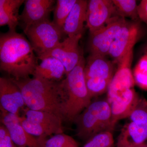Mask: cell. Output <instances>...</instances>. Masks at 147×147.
Here are the masks:
<instances>
[{
    "label": "cell",
    "instance_id": "obj_17",
    "mask_svg": "<svg viewBox=\"0 0 147 147\" xmlns=\"http://www.w3.org/2000/svg\"><path fill=\"white\" fill-rule=\"evenodd\" d=\"M88 1L77 0L66 20L63 29L68 36L83 35L86 20Z\"/></svg>",
    "mask_w": 147,
    "mask_h": 147
},
{
    "label": "cell",
    "instance_id": "obj_22",
    "mask_svg": "<svg viewBox=\"0 0 147 147\" xmlns=\"http://www.w3.org/2000/svg\"><path fill=\"white\" fill-rule=\"evenodd\" d=\"M116 16L129 17L135 20L138 17V5L135 0H113Z\"/></svg>",
    "mask_w": 147,
    "mask_h": 147
},
{
    "label": "cell",
    "instance_id": "obj_24",
    "mask_svg": "<svg viewBox=\"0 0 147 147\" xmlns=\"http://www.w3.org/2000/svg\"><path fill=\"white\" fill-rule=\"evenodd\" d=\"M86 79V84L92 98L108 92L112 80L99 78Z\"/></svg>",
    "mask_w": 147,
    "mask_h": 147
},
{
    "label": "cell",
    "instance_id": "obj_21",
    "mask_svg": "<svg viewBox=\"0 0 147 147\" xmlns=\"http://www.w3.org/2000/svg\"><path fill=\"white\" fill-rule=\"evenodd\" d=\"M77 0H58L54 11L53 22L63 31L66 20Z\"/></svg>",
    "mask_w": 147,
    "mask_h": 147
},
{
    "label": "cell",
    "instance_id": "obj_30",
    "mask_svg": "<svg viewBox=\"0 0 147 147\" xmlns=\"http://www.w3.org/2000/svg\"><path fill=\"white\" fill-rule=\"evenodd\" d=\"M138 147H147V145L144 144H143L141 145V146H139Z\"/></svg>",
    "mask_w": 147,
    "mask_h": 147
},
{
    "label": "cell",
    "instance_id": "obj_25",
    "mask_svg": "<svg viewBox=\"0 0 147 147\" xmlns=\"http://www.w3.org/2000/svg\"><path fill=\"white\" fill-rule=\"evenodd\" d=\"M133 74L135 84L142 89L147 90V53H145L139 60Z\"/></svg>",
    "mask_w": 147,
    "mask_h": 147
},
{
    "label": "cell",
    "instance_id": "obj_12",
    "mask_svg": "<svg viewBox=\"0 0 147 147\" xmlns=\"http://www.w3.org/2000/svg\"><path fill=\"white\" fill-rule=\"evenodd\" d=\"M54 0H26L24 2L20 21L23 23L25 32L34 24L49 19L51 12L54 11Z\"/></svg>",
    "mask_w": 147,
    "mask_h": 147
},
{
    "label": "cell",
    "instance_id": "obj_18",
    "mask_svg": "<svg viewBox=\"0 0 147 147\" xmlns=\"http://www.w3.org/2000/svg\"><path fill=\"white\" fill-rule=\"evenodd\" d=\"M41 61L33 76L53 82H60L65 79L66 70L60 61L53 57L45 58Z\"/></svg>",
    "mask_w": 147,
    "mask_h": 147
},
{
    "label": "cell",
    "instance_id": "obj_19",
    "mask_svg": "<svg viewBox=\"0 0 147 147\" xmlns=\"http://www.w3.org/2000/svg\"><path fill=\"white\" fill-rule=\"evenodd\" d=\"M24 0H0V26H7L9 30L16 31L20 21L19 10Z\"/></svg>",
    "mask_w": 147,
    "mask_h": 147
},
{
    "label": "cell",
    "instance_id": "obj_3",
    "mask_svg": "<svg viewBox=\"0 0 147 147\" xmlns=\"http://www.w3.org/2000/svg\"><path fill=\"white\" fill-rule=\"evenodd\" d=\"M86 63L83 55L77 65L64 79L67 100L63 121L74 123L77 117L92 102L84 75Z\"/></svg>",
    "mask_w": 147,
    "mask_h": 147
},
{
    "label": "cell",
    "instance_id": "obj_15",
    "mask_svg": "<svg viewBox=\"0 0 147 147\" xmlns=\"http://www.w3.org/2000/svg\"><path fill=\"white\" fill-rule=\"evenodd\" d=\"M140 98L133 88L124 92L110 103L112 124L114 128L119 121L128 118Z\"/></svg>",
    "mask_w": 147,
    "mask_h": 147
},
{
    "label": "cell",
    "instance_id": "obj_16",
    "mask_svg": "<svg viewBox=\"0 0 147 147\" xmlns=\"http://www.w3.org/2000/svg\"><path fill=\"white\" fill-rule=\"evenodd\" d=\"M114 61L107 59L105 57L90 55L84 68L85 79L99 78L112 80L115 73Z\"/></svg>",
    "mask_w": 147,
    "mask_h": 147
},
{
    "label": "cell",
    "instance_id": "obj_28",
    "mask_svg": "<svg viewBox=\"0 0 147 147\" xmlns=\"http://www.w3.org/2000/svg\"><path fill=\"white\" fill-rule=\"evenodd\" d=\"M0 147H17L12 141L8 129L3 124L0 127Z\"/></svg>",
    "mask_w": 147,
    "mask_h": 147
},
{
    "label": "cell",
    "instance_id": "obj_27",
    "mask_svg": "<svg viewBox=\"0 0 147 147\" xmlns=\"http://www.w3.org/2000/svg\"><path fill=\"white\" fill-rule=\"evenodd\" d=\"M113 131L101 132L92 137L83 147H114Z\"/></svg>",
    "mask_w": 147,
    "mask_h": 147
},
{
    "label": "cell",
    "instance_id": "obj_26",
    "mask_svg": "<svg viewBox=\"0 0 147 147\" xmlns=\"http://www.w3.org/2000/svg\"><path fill=\"white\" fill-rule=\"evenodd\" d=\"M42 147H78L72 137L63 133L56 134L49 139H45Z\"/></svg>",
    "mask_w": 147,
    "mask_h": 147
},
{
    "label": "cell",
    "instance_id": "obj_32",
    "mask_svg": "<svg viewBox=\"0 0 147 147\" xmlns=\"http://www.w3.org/2000/svg\"></svg>",
    "mask_w": 147,
    "mask_h": 147
},
{
    "label": "cell",
    "instance_id": "obj_23",
    "mask_svg": "<svg viewBox=\"0 0 147 147\" xmlns=\"http://www.w3.org/2000/svg\"><path fill=\"white\" fill-rule=\"evenodd\" d=\"M20 123L24 129L34 137L47 138V136L55 134L53 130L39 123L28 119L25 116L21 117Z\"/></svg>",
    "mask_w": 147,
    "mask_h": 147
},
{
    "label": "cell",
    "instance_id": "obj_7",
    "mask_svg": "<svg viewBox=\"0 0 147 147\" xmlns=\"http://www.w3.org/2000/svg\"><path fill=\"white\" fill-rule=\"evenodd\" d=\"M133 50L128 52L117 63V68L107 92V99L110 104L124 92L133 88L135 82L131 68Z\"/></svg>",
    "mask_w": 147,
    "mask_h": 147
},
{
    "label": "cell",
    "instance_id": "obj_1",
    "mask_svg": "<svg viewBox=\"0 0 147 147\" xmlns=\"http://www.w3.org/2000/svg\"><path fill=\"white\" fill-rule=\"evenodd\" d=\"M10 78L21 90L27 108L55 114L63 121L67 100L64 79L53 82L34 76L18 80Z\"/></svg>",
    "mask_w": 147,
    "mask_h": 147
},
{
    "label": "cell",
    "instance_id": "obj_9",
    "mask_svg": "<svg viewBox=\"0 0 147 147\" xmlns=\"http://www.w3.org/2000/svg\"><path fill=\"white\" fill-rule=\"evenodd\" d=\"M82 35L68 36L56 47L41 57V60L48 57H53L60 61L65 67L67 74L79 63L83 53L79 45Z\"/></svg>",
    "mask_w": 147,
    "mask_h": 147
},
{
    "label": "cell",
    "instance_id": "obj_29",
    "mask_svg": "<svg viewBox=\"0 0 147 147\" xmlns=\"http://www.w3.org/2000/svg\"><path fill=\"white\" fill-rule=\"evenodd\" d=\"M138 15L140 20L147 24V0H142L138 5Z\"/></svg>",
    "mask_w": 147,
    "mask_h": 147
},
{
    "label": "cell",
    "instance_id": "obj_13",
    "mask_svg": "<svg viewBox=\"0 0 147 147\" xmlns=\"http://www.w3.org/2000/svg\"><path fill=\"white\" fill-rule=\"evenodd\" d=\"M147 140V118L127 123L121 129L116 147H138Z\"/></svg>",
    "mask_w": 147,
    "mask_h": 147
},
{
    "label": "cell",
    "instance_id": "obj_31",
    "mask_svg": "<svg viewBox=\"0 0 147 147\" xmlns=\"http://www.w3.org/2000/svg\"><path fill=\"white\" fill-rule=\"evenodd\" d=\"M145 53H147V43L146 45V47H145Z\"/></svg>",
    "mask_w": 147,
    "mask_h": 147
},
{
    "label": "cell",
    "instance_id": "obj_5",
    "mask_svg": "<svg viewBox=\"0 0 147 147\" xmlns=\"http://www.w3.org/2000/svg\"><path fill=\"white\" fill-rule=\"evenodd\" d=\"M24 32L38 59L61 42L63 34V31L50 19L34 24Z\"/></svg>",
    "mask_w": 147,
    "mask_h": 147
},
{
    "label": "cell",
    "instance_id": "obj_14",
    "mask_svg": "<svg viewBox=\"0 0 147 147\" xmlns=\"http://www.w3.org/2000/svg\"><path fill=\"white\" fill-rule=\"evenodd\" d=\"M0 108L18 115L26 106L21 90L10 78H0Z\"/></svg>",
    "mask_w": 147,
    "mask_h": 147
},
{
    "label": "cell",
    "instance_id": "obj_10",
    "mask_svg": "<svg viewBox=\"0 0 147 147\" xmlns=\"http://www.w3.org/2000/svg\"><path fill=\"white\" fill-rule=\"evenodd\" d=\"M18 115L4 111L1 113V121L9 131L15 144L21 147H42L44 137L36 138L29 134L21 125Z\"/></svg>",
    "mask_w": 147,
    "mask_h": 147
},
{
    "label": "cell",
    "instance_id": "obj_8",
    "mask_svg": "<svg viewBox=\"0 0 147 147\" xmlns=\"http://www.w3.org/2000/svg\"><path fill=\"white\" fill-rule=\"evenodd\" d=\"M141 35V27L138 23L126 21L116 36L108 55L117 64L128 52L133 49Z\"/></svg>",
    "mask_w": 147,
    "mask_h": 147
},
{
    "label": "cell",
    "instance_id": "obj_20",
    "mask_svg": "<svg viewBox=\"0 0 147 147\" xmlns=\"http://www.w3.org/2000/svg\"><path fill=\"white\" fill-rule=\"evenodd\" d=\"M24 116L28 119L50 129L55 134L63 133V121L55 114L44 111L32 110L28 108L24 109Z\"/></svg>",
    "mask_w": 147,
    "mask_h": 147
},
{
    "label": "cell",
    "instance_id": "obj_6",
    "mask_svg": "<svg viewBox=\"0 0 147 147\" xmlns=\"http://www.w3.org/2000/svg\"><path fill=\"white\" fill-rule=\"evenodd\" d=\"M124 17L113 16L102 28L90 33L88 49L90 55L106 57L120 30L126 23Z\"/></svg>",
    "mask_w": 147,
    "mask_h": 147
},
{
    "label": "cell",
    "instance_id": "obj_2",
    "mask_svg": "<svg viewBox=\"0 0 147 147\" xmlns=\"http://www.w3.org/2000/svg\"><path fill=\"white\" fill-rule=\"evenodd\" d=\"M38 58L30 42L24 35L9 30L0 36V68L16 80L33 75Z\"/></svg>",
    "mask_w": 147,
    "mask_h": 147
},
{
    "label": "cell",
    "instance_id": "obj_11",
    "mask_svg": "<svg viewBox=\"0 0 147 147\" xmlns=\"http://www.w3.org/2000/svg\"><path fill=\"white\" fill-rule=\"evenodd\" d=\"M115 14V10L113 1H88L86 24L90 33L105 26Z\"/></svg>",
    "mask_w": 147,
    "mask_h": 147
},
{
    "label": "cell",
    "instance_id": "obj_4",
    "mask_svg": "<svg viewBox=\"0 0 147 147\" xmlns=\"http://www.w3.org/2000/svg\"><path fill=\"white\" fill-rule=\"evenodd\" d=\"M76 134L79 139L87 141L96 134L114 129L111 107L107 99L92 101L75 120Z\"/></svg>",
    "mask_w": 147,
    "mask_h": 147
}]
</instances>
